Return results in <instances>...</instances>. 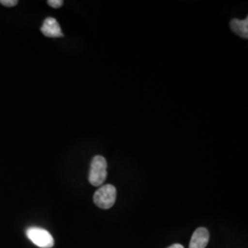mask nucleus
I'll use <instances>...</instances> for the list:
<instances>
[{
	"label": "nucleus",
	"mask_w": 248,
	"mask_h": 248,
	"mask_svg": "<svg viewBox=\"0 0 248 248\" xmlns=\"http://www.w3.org/2000/svg\"><path fill=\"white\" fill-rule=\"evenodd\" d=\"M27 236L35 246L41 248H52L54 240L48 231L40 227H30L27 229Z\"/></svg>",
	"instance_id": "7ed1b4c3"
},
{
	"label": "nucleus",
	"mask_w": 248,
	"mask_h": 248,
	"mask_svg": "<svg viewBox=\"0 0 248 248\" xmlns=\"http://www.w3.org/2000/svg\"><path fill=\"white\" fill-rule=\"evenodd\" d=\"M18 0H0V4L5 6V7H8V8H11V7H14L18 4Z\"/></svg>",
	"instance_id": "6e6552de"
},
{
	"label": "nucleus",
	"mask_w": 248,
	"mask_h": 248,
	"mask_svg": "<svg viewBox=\"0 0 248 248\" xmlns=\"http://www.w3.org/2000/svg\"><path fill=\"white\" fill-rule=\"evenodd\" d=\"M107 161L102 155H96L93 157L90 165L89 181L91 185L101 186L107 178Z\"/></svg>",
	"instance_id": "f257e3e1"
},
{
	"label": "nucleus",
	"mask_w": 248,
	"mask_h": 248,
	"mask_svg": "<svg viewBox=\"0 0 248 248\" xmlns=\"http://www.w3.org/2000/svg\"><path fill=\"white\" fill-rule=\"evenodd\" d=\"M168 248H184V247L182 245H180V244H175V245H172L171 247H169Z\"/></svg>",
	"instance_id": "1a4fd4ad"
},
{
	"label": "nucleus",
	"mask_w": 248,
	"mask_h": 248,
	"mask_svg": "<svg viewBox=\"0 0 248 248\" xmlns=\"http://www.w3.org/2000/svg\"><path fill=\"white\" fill-rule=\"evenodd\" d=\"M210 240L209 231L205 227H200L193 232L189 243V248H205Z\"/></svg>",
	"instance_id": "39448f33"
},
{
	"label": "nucleus",
	"mask_w": 248,
	"mask_h": 248,
	"mask_svg": "<svg viewBox=\"0 0 248 248\" xmlns=\"http://www.w3.org/2000/svg\"><path fill=\"white\" fill-rule=\"evenodd\" d=\"M116 198H117V189L115 186L110 184H107L105 186H100L98 188L94 194L93 200H94V203L96 204L98 208L108 210L114 205Z\"/></svg>",
	"instance_id": "f03ea898"
},
{
	"label": "nucleus",
	"mask_w": 248,
	"mask_h": 248,
	"mask_svg": "<svg viewBox=\"0 0 248 248\" xmlns=\"http://www.w3.org/2000/svg\"><path fill=\"white\" fill-rule=\"evenodd\" d=\"M41 31L44 35L50 38H61L63 36L58 21L55 18H45L43 26L41 28Z\"/></svg>",
	"instance_id": "20e7f679"
},
{
	"label": "nucleus",
	"mask_w": 248,
	"mask_h": 248,
	"mask_svg": "<svg viewBox=\"0 0 248 248\" xmlns=\"http://www.w3.org/2000/svg\"><path fill=\"white\" fill-rule=\"evenodd\" d=\"M230 26L232 30V31L241 36L242 38L248 39V18L240 20L237 18L232 19L230 22Z\"/></svg>",
	"instance_id": "423d86ee"
},
{
	"label": "nucleus",
	"mask_w": 248,
	"mask_h": 248,
	"mask_svg": "<svg viewBox=\"0 0 248 248\" xmlns=\"http://www.w3.org/2000/svg\"><path fill=\"white\" fill-rule=\"evenodd\" d=\"M47 3L53 9H59L62 7L63 1L62 0H49V1H47Z\"/></svg>",
	"instance_id": "0eeeda50"
}]
</instances>
